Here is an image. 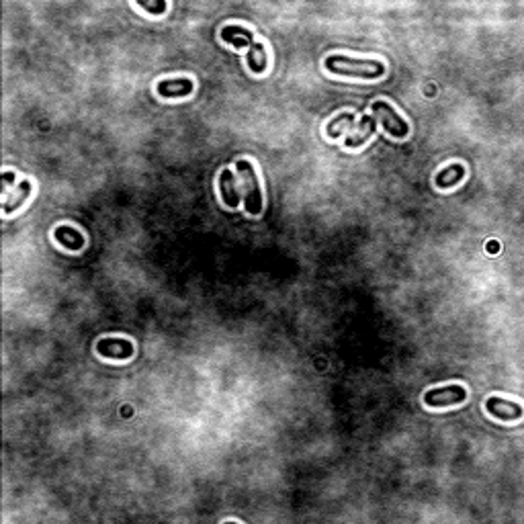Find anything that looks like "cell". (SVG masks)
<instances>
[{"mask_svg":"<svg viewBox=\"0 0 524 524\" xmlns=\"http://www.w3.org/2000/svg\"><path fill=\"white\" fill-rule=\"evenodd\" d=\"M355 121V115L352 113H340V115H336L330 123H328V127H326V133H328V137H338L340 133H342L350 123Z\"/></svg>","mask_w":524,"mask_h":524,"instance_id":"obj_14","label":"cell"},{"mask_svg":"<svg viewBox=\"0 0 524 524\" xmlns=\"http://www.w3.org/2000/svg\"><path fill=\"white\" fill-rule=\"evenodd\" d=\"M467 399V392L463 385H446V387H436L430 389L424 395V404L430 408H449L455 404H463Z\"/></svg>","mask_w":524,"mask_h":524,"instance_id":"obj_5","label":"cell"},{"mask_svg":"<svg viewBox=\"0 0 524 524\" xmlns=\"http://www.w3.org/2000/svg\"><path fill=\"white\" fill-rule=\"evenodd\" d=\"M486 408L490 412L491 416L504 420V422H512V420H518L523 418L524 409L520 404H514V402H508V399H502V397H490L486 402Z\"/></svg>","mask_w":524,"mask_h":524,"instance_id":"obj_6","label":"cell"},{"mask_svg":"<svg viewBox=\"0 0 524 524\" xmlns=\"http://www.w3.org/2000/svg\"><path fill=\"white\" fill-rule=\"evenodd\" d=\"M359 131H362L360 135H350V137H346V146L348 147H360L373 133L377 131V117L375 115H365L362 119H360L359 123Z\"/></svg>","mask_w":524,"mask_h":524,"instance_id":"obj_11","label":"cell"},{"mask_svg":"<svg viewBox=\"0 0 524 524\" xmlns=\"http://www.w3.org/2000/svg\"><path fill=\"white\" fill-rule=\"evenodd\" d=\"M224 524H238V523H224Z\"/></svg>","mask_w":524,"mask_h":524,"instance_id":"obj_17","label":"cell"},{"mask_svg":"<svg viewBox=\"0 0 524 524\" xmlns=\"http://www.w3.org/2000/svg\"><path fill=\"white\" fill-rule=\"evenodd\" d=\"M97 352L107 357V359L115 360H125L133 355V344L130 340H123V338H103L97 344Z\"/></svg>","mask_w":524,"mask_h":524,"instance_id":"obj_7","label":"cell"},{"mask_svg":"<svg viewBox=\"0 0 524 524\" xmlns=\"http://www.w3.org/2000/svg\"><path fill=\"white\" fill-rule=\"evenodd\" d=\"M2 180H4V187L13 184V182H15V172H4V174H2Z\"/></svg>","mask_w":524,"mask_h":524,"instance_id":"obj_16","label":"cell"},{"mask_svg":"<svg viewBox=\"0 0 524 524\" xmlns=\"http://www.w3.org/2000/svg\"><path fill=\"white\" fill-rule=\"evenodd\" d=\"M219 193H221V199L229 209H236L240 205V193H238L236 179L229 172V168L221 170V174H219Z\"/></svg>","mask_w":524,"mask_h":524,"instance_id":"obj_9","label":"cell"},{"mask_svg":"<svg viewBox=\"0 0 524 524\" xmlns=\"http://www.w3.org/2000/svg\"><path fill=\"white\" fill-rule=\"evenodd\" d=\"M137 6H142V9H146L150 11L152 15H162L164 11H166V2H146V0H137Z\"/></svg>","mask_w":524,"mask_h":524,"instance_id":"obj_15","label":"cell"},{"mask_svg":"<svg viewBox=\"0 0 524 524\" xmlns=\"http://www.w3.org/2000/svg\"><path fill=\"white\" fill-rule=\"evenodd\" d=\"M373 113L375 117L383 123V127L385 131L393 135V137H406L409 131V125L408 121L404 119V117H399V113L393 109L389 103H385V100H375L373 103Z\"/></svg>","mask_w":524,"mask_h":524,"instance_id":"obj_4","label":"cell"},{"mask_svg":"<svg viewBox=\"0 0 524 524\" xmlns=\"http://www.w3.org/2000/svg\"><path fill=\"white\" fill-rule=\"evenodd\" d=\"M465 177V168H463V164H451V166H446L444 170H441L439 174H436V187L439 189H451V187H455L459 180H463Z\"/></svg>","mask_w":524,"mask_h":524,"instance_id":"obj_13","label":"cell"},{"mask_svg":"<svg viewBox=\"0 0 524 524\" xmlns=\"http://www.w3.org/2000/svg\"><path fill=\"white\" fill-rule=\"evenodd\" d=\"M324 66L332 74L352 76V78H362V80H375L385 74V66L379 60H352L346 56H328Z\"/></svg>","mask_w":524,"mask_h":524,"instance_id":"obj_2","label":"cell"},{"mask_svg":"<svg viewBox=\"0 0 524 524\" xmlns=\"http://www.w3.org/2000/svg\"><path fill=\"white\" fill-rule=\"evenodd\" d=\"M53 238L60 246H64L68 250H82L84 248V236L76 228L72 226H58L53 231Z\"/></svg>","mask_w":524,"mask_h":524,"instance_id":"obj_10","label":"cell"},{"mask_svg":"<svg viewBox=\"0 0 524 524\" xmlns=\"http://www.w3.org/2000/svg\"><path fill=\"white\" fill-rule=\"evenodd\" d=\"M195 84L189 78H168L158 82V95L164 98H182L193 93Z\"/></svg>","mask_w":524,"mask_h":524,"instance_id":"obj_8","label":"cell"},{"mask_svg":"<svg viewBox=\"0 0 524 524\" xmlns=\"http://www.w3.org/2000/svg\"><path fill=\"white\" fill-rule=\"evenodd\" d=\"M236 168L242 177V187H244V209L250 215H261L262 213V191L256 170L250 160H238Z\"/></svg>","mask_w":524,"mask_h":524,"instance_id":"obj_3","label":"cell"},{"mask_svg":"<svg viewBox=\"0 0 524 524\" xmlns=\"http://www.w3.org/2000/svg\"><path fill=\"white\" fill-rule=\"evenodd\" d=\"M221 39L236 49H248V66L254 74L266 70V49L262 43L254 41V33L242 25H228L221 29Z\"/></svg>","mask_w":524,"mask_h":524,"instance_id":"obj_1","label":"cell"},{"mask_svg":"<svg viewBox=\"0 0 524 524\" xmlns=\"http://www.w3.org/2000/svg\"><path fill=\"white\" fill-rule=\"evenodd\" d=\"M33 193V184L31 180H21L19 184H16V191L15 195L9 197L6 201H4V213L6 215H11V213H15Z\"/></svg>","mask_w":524,"mask_h":524,"instance_id":"obj_12","label":"cell"}]
</instances>
